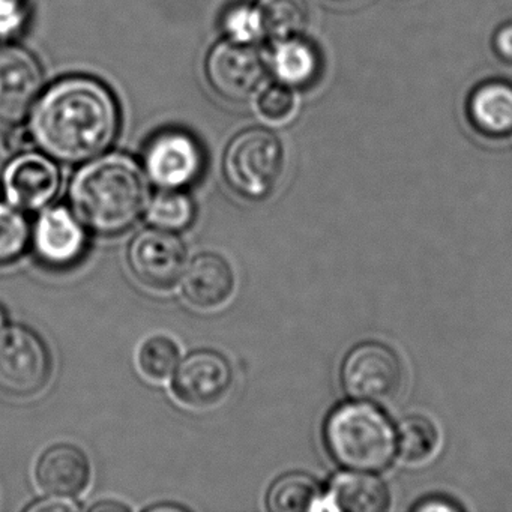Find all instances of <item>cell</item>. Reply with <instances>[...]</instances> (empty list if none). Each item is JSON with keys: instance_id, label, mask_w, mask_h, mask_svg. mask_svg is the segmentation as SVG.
Masks as SVG:
<instances>
[{"instance_id": "obj_19", "label": "cell", "mask_w": 512, "mask_h": 512, "mask_svg": "<svg viewBox=\"0 0 512 512\" xmlns=\"http://www.w3.org/2000/svg\"><path fill=\"white\" fill-rule=\"evenodd\" d=\"M263 32L272 40L301 37L308 25V5L305 0H259L257 2Z\"/></svg>"}, {"instance_id": "obj_6", "label": "cell", "mask_w": 512, "mask_h": 512, "mask_svg": "<svg viewBox=\"0 0 512 512\" xmlns=\"http://www.w3.org/2000/svg\"><path fill=\"white\" fill-rule=\"evenodd\" d=\"M341 379L355 400L386 403L394 400L403 386V365L385 344H359L344 359Z\"/></svg>"}, {"instance_id": "obj_2", "label": "cell", "mask_w": 512, "mask_h": 512, "mask_svg": "<svg viewBox=\"0 0 512 512\" xmlns=\"http://www.w3.org/2000/svg\"><path fill=\"white\" fill-rule=\"evenodd\" d=\"M70 199L83 226L100 235H119L131 229L148 208V181L133 158L106 155L74 176Z\"/></svg>"}, {"instance_id": "obj_25", "label": "cell", "mask_w": 512, "mask_h": 512, "mask_svg": "<svg viewBox=\"0 0 512 512\" xmlns=\"http://www.w3.org/2000/svg\"><path fill=\"white\" fill-rule=\"evenodd\" d=\"M298 100L293 88L278 83L268 86L257 94V115L268 124H286L295 116Z\"/></svg>"}, {"instance_id": "obj_9", "label": "cell", "mask_w": 512, "mask_h": 512, "mask_svg": "<svg viewBox=\"0 0 512 512\" xmlns=\"http://www.w3.org/2000/svg\"><path fill=\"white\" fill-rule=\"evenodd\" d=\"M232 382V365L226 356L215 350H196L179 362L173 392L185 406L208 409L226 397Z\"/></svg>"}, {"instance_id": "obj_15", "label": "cell", "mask_w": 512, "mask_h": 512, "mask_svg": "<svg viewBox=\"0 0 512 512\" xmlns=\"http://www.w3.org/2000/svg\"><path fill=\"white\" fill-rule=\"evenodd\" d=\"M181 281L188 304L199 310L223 307L232 298L236 287L232 265L217 253H202L194 257Z\"/></svg>"}, {"instance_id": "obj_23", "label": "cell", "mask_w": 512, "mask_h": 512, "mask_svg": "<svg viewBox=\"0 0 512 512\" xmlns=\"http://www.w3.org/2000/svg\"><path fill=\"white\" fill-rule=\"evenodd\" d=\"M137 362L143 376L160 382L175 373L181 362V349L172 338L155 335L142 344Z\"/></svg>"}, {"instance_id": "obj_20", "label": "cell", "mask_w": 512, "mask_h": 512, "mask_svg": "<svg viewBox=\"0 0 512 512\" xmlns=\"http://www.w3.org/2000/svg\"><path fill=\"white\" fill-rule=\"evenodd\" d=\"M320 487L305 473H286L269 488L268 508L274 512H304L316 509Z\"/></svg>"}, {"instance_id": "obj_24", "label": "cell", "mask_w": 512, "mask_h": 512, "mask_svg": "<svg viewBox=\"0 0 512 512\" xmlns=\"http://www.w3.org/2000/svg\"><path fill=\"white\" fill-rule=\"evenodd\" d=\"M31 239L28 221L17 209L0 203V265L19 259Z\"/></svg>"}, {"instance_id": "obj_16", "label": "cell", "mask_w": 512, "mask_h": 512, "mask_svg": "<svg viewBox=\"0 0 512 512\" xmlns=\"http://www.w3.org/2000/svg\"><path fill=\"white\" fill-rule=\"evenodd\" d=\"M467 116L476 131L487 137L512 133V85L490 80L473 89L467 101Z\"/></svg>"}, {"instance_id": "obj_5", "label": "cell", "mask_w": 512, "mask_h": 512, "mask_svg": "<svg viewBox=\"0 0 512 512\" xmlns=\"http://www.w3.org/2000/svg\"><path fill=\"white\" fill-rule=\"evenodd\" d=\"M52 373V355L37 332L23 325L0 331V391L32 397L49 385Z\"/></svg>"}, {"instance_id": "obj_26", "label": "cell", "mask_w": 512, "mask_h": 512, "mask_svg": "<svg viewBox=\"0 0 512 512\" xmlns=\"http://www.w3.org/2000/svg\"><path fill=\"white\" fill-rule=\"evenodd\" d=\"M223 28L227 40L236 43L254 44L265 37L256 5L241 4L230 8L224 16Z\"/></svg>"}, {"instance_id": "obj_14", "label": "cell", "mask_w": 512, "mask_h": 512, "mask_svg": "<svg viewBox=\"0 0 512 512\" xmlns=\"http://www.w3.org/2000/svg\"><path fill=\"white\" fill-rule=\"evenodd\" d=\"M91 476L88 455L71 443H58L47 449L35 469V478L41 490L62 499L80 496L88 488Z\"/></svg>"}, {"instance_id": "obj_29", "label": "cell", "mask_w": 512, "mask_h": 512, "mask_svg": "<svg viewBox=\"0 0 512 512\" xmlns=\"http://www.w3.org/2000/svg\"><path fill=\"white\" fill-rule=\"evenodd\" d=\"M52 497L49 500H41V502L35 503V505L29 506L28 511L35 512H49V511H76L77 506L73 503L67 502L68 499H62V497Z\"/></svg>"}, {"instance_id": "obj_13", "label": "cell", "mask_w": 512, "mask_h": 512, "mask_svg": "<svg viewBox=\"0 0 512 512\" xmlns=\"http://www.w3.org/2000/svg\"><path fill=\"white\" fill-rule=\"evenodd\" d=\"M88 244L85 227L76 214L64 206L47 209L34 232L38 257L56 268L73 265L83 256Z\"/></svg>"}, {"instance_id": "obj_28", "label": "cell", "mask_w": 512, "mask_h": 512, "mask_svg": "<svg viewBox=\"0 0 512 512\" xmlns=\"http://www.w3.org/2000/svg\"><path fill=\"white\" fill-rule=\"evenodd\" d=\"M493 49L502 61L512 64V23L497 29L493 38Z\"/></svg>"}, {"instance_id": "obj_17", "label": "cell", "mask_w": 512, "mask_h": 512, "mask_svg": "<svg viewBox=\"0 0 512 512\" xmlns=\"http://www.w3.org/2000/svg\"><path fill=\"white\" fill-rule=\"evenodd\" d=\"M271 65L278 82L296 89L316 82L322 61L314 44L302 37H293L277 41Z\"/></svg>"}, {"instance_id": "obj_3", "label": "cell", "mask_w": 512, "mask_h": 512, "mask_svg": "<svg viewBox=\"0 0 512 512\" xmlns=\"http://www.w3.org/2000/svg\"><path fill=\"white\" fill-rule=\"evenodd\" d=\"M323 436L332 458L358 472L385 469L397 452V433L391 422L364 401L335 407L326 419Z\"/></svg>"}, {"instance_id": "obj_12", "label": "cell", "mask_w": 512, "mask_h": 512, "mask_svg": "<svg viewBox=\"0 0 512 512\" xmlns=\"http://www.w3.org/2000/svg\"><path fill=\"white\" fill-rule=\"evenodd\" d=\"M5 191L17 208L38 211L49 205L61 187V173L47 155H20L5 170Z\"/></svg>"}, {"instance_id": "obj_7", "label": "cell", "mask_w": 512, "mask_h": 512, "mask_svg": "<svg viewBox=\"0 0 512 512\" xmlns=\"http://www.w3.org/2000/svg\"><path fill=\"white\" fill-rule=\"evenodd\" d=\"M127 259L140 283L151 289L167 290L184 277L188 250L176 232L151 227L131 239Z\"/></svg>"}, {"instance_id": "obj_18", "label": "cell", "mask_w": 512, "mask_h": 512, "mask_svg": "<svg viewBox=\"0 0 512 512\" xmlns=\"http://www.w3.org/2000/svg\"><path fill=\"white\" fill-rule=\"evenodd\" d=\"M334 509L347 512H383L391 505V494L380 479L358 472L335 478L331 490Z\"/></svg>"}, {"instance_id": "obj_34", "label": "cell", "mask_w": 512, "mask_h": 512, "mask_svg": "<svg viewBox=\"0 0 512 512\" xmlns=\"http://www.w3.org/2000/svg\"><path fill=\"white\" fill-rule=\"evenodd\" d=\"M335 2H347V0H335Z\"/></svg>"}, {"instance_id": "obj_1", "label": "cell", "mask_w": 512, "mask_h": 512, "mask_svg": "<svg viewBox=\"0 0 512 512\" xmlns=\"http://www.w3.org/2000/svg\"><path fill=\"white\" fill-rule=\"evenodd\" d=\"M119 125L118 101L107 86L91 77H68L38 101L31 136L49 157L83 163L113 145Z\"/></svg>"}, {"instance_id": "obj_8", "label": "cell", "mask_w": 512, "mask_h": 512, "mask_svg": "<svg viewBox=\"0 0 512 512\" xmlns=\"http://www.w3.org/2000/svg\"><path fill=\"white\" fill-rule=\"evenodd\" d=\"M206 76L209 85L221 98L244 103L262 89L266 65L254 44L226 40L209 52Z\"/></svg>"}, {"instance_id": "obj_10", "label": "cell", "mask_w": 512, "mask_h": 512, "mask_svg": "<svg viewBox=\"0 0 512 512\" xmlns=\"http://www.w3.org/2000/svg\"><path fill=\"white\" fill-rule=\"evenodd\" d=\"M205 158L196 139L184 131H164L149 143L145 167L149 179L164 190H181L193 184Z\"/></svg>"}, {"instance_id": "obj_11", "label": "cell", "mask_w": 512, "mask_h": 512, "mask_svg": "<svg viewBox=\"0 0 512 512\" xmlns=\"http://www.w3.org/2000/svg\"><path fill=\"white\" fill-rule=\"evenodd\" d=\"M43 82V68L29 50L0 46V121H23L40 98Z\"/></svg>"}, {"instance_id": "obj_27", "label": "cell", "mask_w": 512, "mask_h": 512, "mask_svg": "<svg viewBox=\"0 0 512 512\" xmlns=\"http://www.w3.org/2000/svg\"><path fill=\"white\" fill-rule=\"evenodd\" d=\"M29 0H0V40L22 31L28 17Z\"/></svg>"}, {"instance_id": "obj_31", "label": "cell", "mask_w": 512, "mask_h": 512, "mask_svg": "<svg viewBox=\"0 0 512 512\" xmlns=\"http://www.w3.org/2000/svg\"><path fill=\"white\" fill-rule=\"evenodd\" d=\"M107 509H112V511H125V509H128V506L122 505V503H109V505H106V503H98V505L92 508V511H107Z\"/></svg>"}, {"instance_id": "obj_33", "label": "cell", "mask_w": 512, "mask_h": 512, "mask_svg": "<svg viewBox=\"0 0 512 512\" xmlns=\"http://www.w3.org/2000/svg\"><path fill=\"white\" fill-rule=\"evenodd\" d=\"M154 509H161V511H163V509H167V508H166V506H158V508H154ZM170 509H175V511H176V509H178V508H176V506H172V508H170Z\"/></svg>"}, {"instance_id": "obj_4", "label": "cell", "mask_w": 512, "mask_h": 512, "mask_svg": "<svg viewBox=\"0 0 512 512\" xmlns=\"http://www.w3.org/2000/svg\"><path fill=\"white\" fill-rule=\"evenodd\" d=\"M283 167V145L263 128L238 134L224 152V179L244 199H266L277 187Z\"/></svg>"}, {"instance_id": "obj_30", "label": "cell", "mask_w": 512, "mask_h": 512, "mask_svg": "<svg viewBox=\"0 0 512 512\" xmlns=\"http://www.w3.org/2000/svg\"><path fill=\"white\" fill-rule=\"evenodd\" d=\"M461 506L448 499H428L415 506V511H460Z\"/></svg>"}, {"instance_id": "obj_22", "label": "cell", "mask_w": 512, "mask_h": 512, "mask_svg": "<svg viewBox=\"0 0 512 512\" xmlns=\"http://www.w3.org/2000/svg\"><path fill=\"white\" fill-rule=\"evenodd\" d=\"M149 223L170 232H181L191 226L196 217V206L188 194L181 190H164L149 200Z\"/></svg>"}, {"instance_id": "obj_21", "label": "cell", "mask_w": 512, "mask_h": 512, "mask_svg": "<svg viewBox=\"0 0 512 512\" xmlns=\"http://www.w3.org/2000/svg\"><path fill=\"white\" fill-rule=\"evenodd\" d=\"M439 442L436 425L424 416H410L398 428L397 449L407 463L421 464L430 460Z\"/></svg>"}, {"instance_id": "obj_32", "label": "cell", "mask_w": 512, "mask_h": 512, "mask_svg": "<svg viewBox=\"0 0 512 512\" xmlns=\"http://www.w3.org/2000/svg\"><path fill=\"white\" fill-rule=\"evenodd\" d=\"M7 326V314H5L4 308L0 307V331Z\"/></svg>"}]
</instances>
